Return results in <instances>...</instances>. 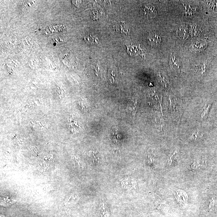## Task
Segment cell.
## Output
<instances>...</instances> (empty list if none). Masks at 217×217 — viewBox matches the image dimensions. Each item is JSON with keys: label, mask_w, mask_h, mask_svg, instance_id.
<instances>
[{"label": "cell", "mask_w": 217, "mask_h": 217, "mask_svg": "<svg viewBox=\"0 0 217 217\" xmlns=\"http://www.w3.org/2000/svg\"><path fill=\"white\" fill-rule=\"evenodd\" d=\"M114 28V30L117 32L123 35H127L129 32L128 26L123 22H120L117 24Z\"/></svg>", "instance_id": "obj_4"}, {"label": "cell", "mask_w": 217, "mask_h": 217, "mask_svg": "<svg viewBox=\"0 0 217 217\" xmlns=\"http://www.w3.org/2000/svg\"><path fill=\"white\" fill-rule=\"evenodd\" d=\"M177 196H178V198L179 199V202H185L187 199V195H186L185 193H183V192H181L180 191L179 192H178Z\"/></svg>", "instance_id": "obj_10"}, {"label": "cell", "mask_w": 217, "mask_h": 217, "mask_svg": "<svg viewBox=\"0 0 217 217\" xmlns=\"http://www.w3.org/2000/svg\"><path fill=\"white\" fill-rule=\"evenodd\" d=\"M127 52L131 56H142L143 55L144 51L140 46L135 45H130L127 46Z\"/></svg>", "instance_id": "obj_2"}, {"label": "cell", "mask_w": 217, "mask_h": 217, "mask_svg": "<svg viewBox=\"0 0 217 217\" xmlns=\"http://www.w3.org/2000/svg\"><path fill=\"white\" fill-rule=\"evenodd\" d=\"M14 201L13 199L10 198L8 197H1V202L2 204L9 205L13 203Z\"/></svg>", "instance_id": "obj_9"}, {"label": "cell", "mask_w": 217, "mask_h": 217, "mask_svg": "<svg viewBox=\"0 0 217 217\" xmlns=\"http://www.w3.org/2000/svg\"><path fill=\"white\" fill-rule=\"evenodd\" d=\"M137 104L136 101L134 100H130L127 103L126 110L127 112L134 117L136 112L137 108Z\"/></svg>", "instance_id": "obj_6"}, {"label": "cell", "mask_w": 217, "mask_h": 217, "mask_svg": "<svg viewBox=\"0 0 217 217\" xmlns=\"http://www.w3.org/2000/svg\"><path fill=\"white\" fill-rule=\"evenodd\" d=\"M170 68L176 72H180L181 69V62L180 60L177 58L176 56H173L170 58Z\"/></svg>", "instance_id": "obj_3"}, {"label": "cell", "mask_w": 217, "mask_h": 217, "mask_svg": "<svg viewBox=\"0 0 217 217\" xmlns=\"http://www.w3.org/2000/svg\"><path fill=\"white\" fill-rule=\"evenodd\" d=\"M208 67H207L206 64V63H203L201 64L198 66H197L196 69V72L197 74H204L206 73V72Z\"/></svg>", "instance_id": "obj_7"}, {"label": "cell", "mask_w": 217, "mask_h": 217, "mask_svg": "<svg viewBox=\"0 0 217 217\" xmlns=\"http://www.w3.org/2000/svg\"><path fill=\"white\" fill-rule=\"evenodd\" d=\"M141 13L143 16L149 18H154L157 12L154 7L150 4H144L141 7Z\"/></svg>", "instance_id": "obj_1"}, {"label": "cell", "mask_w": 217, "mask_h": 217, "mask_svg": "<svg viewBox=\"0 0 217 217\" xmlns=\"http://www.w3.org/2000/svg\"><path fill=\"white\" fill-rule=\"evenodd\" d=\"M147 40L150 44L152 46H155L159 44L161 40L160 36L158 34L154 33L149 35Z\"/></svg>", "instance_id": "obj_5"}, {"label": "cell", "mask_w": 217, "mask_h": 217, "mask_svg": "<svg viewBox=\"0 0 217 217\" xmlns=\"http://www.w3.org/2000/svg\"><path fill=\"white\" fill-rule=\"evenodd\" d=\"M84 40L85 42L91 44H97L99 43V40L98 38L94 36L89 35L84 37Z\"/></svg>", "instance_id": "obj_8"}, {"label": "cell", "mask_w": 217, "mask_h": 217, "mask_svg": "<svg viewBox=\"0 0 217 217\" xmlns=\"http://www.w3.org/2000/svg\"><path fill=\"white\" fill-rule=\"evenodd\" d=\"M211 102H209L207 103L206 104V107H205V109L204 110V116H206V115H208V113L209 110L211 106Z\"/></svg>", "instance_id": "obj_11"}]
</instances>
